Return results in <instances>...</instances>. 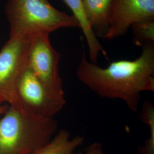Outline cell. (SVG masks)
<instances>
[{"instance_id":"7","label":"cell","mask_w":154,"mask_h":154,"mask_svg":"<svg viewBox=\"0 0 154 154\" xmlns=\"http://www.w3.org/2000/svg\"><path fill=\"white\" fill-rule=\"evenodd\" d=\"M154 20V0H113L109 27L104 38L125 35L132 24Z\"/></svg>"},{"instance_id":"1","label":"cell","mask_w":154,"mask_h":154,"mask_svg":"<svg viewBox=\"0 0 154 154\" xmlns=\"http://www.w3.org/2000/svg\"><path fill=\"white\" fill-rule=\"evenodd\" d=\"M142 48L135 60L114 61L106 67L91 62L83 51L76 71L77 78L100 97L121 99L129 110L135 112L141 93L154 91V43Z\"/></svg>"},{"instance_id":"2","label":"cell","mask_w":154,"mask_h":154,"mask_svg":"<svg viewBox=\"0 0 154 154\" xmlns=\"http://www.w3.org/2000/svg\"><path fill=\"white\" fill-rule=\"evenodd\" d=\"M58 124L24 114L9 106L0 119V154H31L49 142Z\"/></svg>"},{"instance_id":"12","label":"cell","mask_w":154,"mask_h":154,"mask_svg":"<svg viewBox=\"0 0 154 154\" xmlns=\"http://www.w3.org/2000/svg\"><path fill=\"white\" fill-rule=\"evenodd\" d=\"M133 42L135 45L142 47L145 45L154 43V20L137 22L131 26Z\"/></svg>"},{"instance_id":"4","label":"cell","mask_w":154,"mask_h":154,"mask_svg":"<svg viewBox=\"0 0 154 154\" xmlns=\"http://www.w3.org/2000/svg\"><path fill=\"white\" fill-rule=\"evenodd\" d=\"M65 104L50 94L28 65L17 81L14 99L9 106L27 116L53 119Z\"/></svg>"},{"instance_id":"5","label":"cell","mask_w":154,"mask_h":154,"mask_svg":"<svg viewBox=\"0 0 154 154\" xmlns=\"http://www.w3.org/2000/svg\"><path fill=\"white\" fill-rule=\"evenodd\" d=\"M60 58V53L50 41L49 34H38L33 36L29 51L28 66L53 97L66 102L59 72Z\"/></svg>"},{"instance_id":"6","label":"cell","mask_w":154,"mask_h":154,"mask_svg":"<svg viewBox=\"0 0 154 154\" xmlns=\"http://www.w3.org/2000/svg\"><path fill=\"white\" fill-rule=\"evenodd\" d=\"M34 35H13L0 50V105L14 99L17 81L28 66V55Z\"/></svg>"},{"instance_id":"9","label":"cell","mask_w":154,"mask_h":154,"mask_svg":"<svg viewBox=\"0 0 154 154\" xmlns=\"http://www.w3.org/2000/svg\"><path fill=\"white\" fill-rule=\"evenodd\" d=\"M72 13L78 23L80 28L82 29L84 36L85 37L88 46V60L91 62L97 63L100 54H102L107 59V55L106 50L100 43L98 38L88 25L81 4V0H63Z\"/></svg>"},{"instance_id":"3","label":"cell","mask_w":154,"mask_h":154,"mask_svg":"<svg viewBox=\"0 0 154 154\" xmlns=\"http://www.w3.org/2000/svg\"><path fill=\"white\" fill-rule=\"evenodd\" d=\"M5 13L9 36L49 35L62 28H80L74 17L58 10L48 0H8Z\"/></svg>"},{"instance_id":"13","label":"cell","mask_w":154,"mask_h":154,"mask_svg":"<svg viewBox=\"0 0 154 154\" xmlns=\"http://www.w3.org/2000/svg\"><path fill=\"white\" fill-rule=\"evenodd\" d=\"M73 154H103V144L100 142H94L88 146L84 152Z\"/></svg>"},{"instance_id":"8","label":"cell","mask_w":154,"mask_h":154,"mask_svg":"<svg viewBox=\"0 0 154 154\" xmlns=\"http://www.w3.org/2000/svg\"><path fill=\"white\" fill-rule=\"evenodd\" d=\"M113 0H81L83 12L97 38H105L109 27Z\"/></svg>"},{"instance_id":"10","label":"cell","mask_w":154,"mask_h":154,"mask_svg":"<svg viewBox=\"0 0 154 154\" xmlns=\"http://www.w3.org/2000/svg\"><path fill=\"white\" fill-rule=\"evenodd\" d=\"M83 142V137L78 135L71 138L70 132L62 129L49 142L31 154H73Z\"/></svg>"},{"instance_id":"11","label":"cell","mask_w":154,"mask_h":154,"mask_svg":"<svg viewBox=\"0 0 154 154\" xmlns=\"http://www.w3.org/2000/svg\"><path fill=\"white\" fill-rule=\"evenodd\" d=\"M140 118L149 127L150 135L144 145L139 147L137 154H154V107L151 102L146 100L144 103Z\"/></svg>"},{"instance_id":"14","label":"cell","mask_w":154,"mask_h":154,"mask_svg":"<svg viewBox=\"0 0 154 154\" xmlns=\"http://www.w3.org/2000/svg\"><path fill=\"white\" fill-rule=\"evenodd\" d=\"M8 108L9 107L6 105H0V116L4 115V114L5 112Z\"/></svg>"}]
</instances>
